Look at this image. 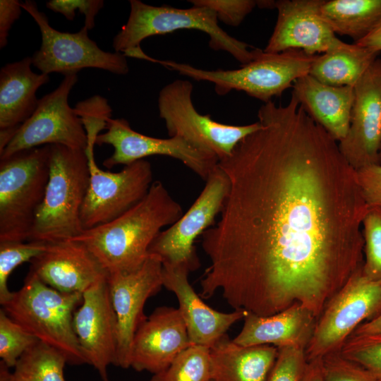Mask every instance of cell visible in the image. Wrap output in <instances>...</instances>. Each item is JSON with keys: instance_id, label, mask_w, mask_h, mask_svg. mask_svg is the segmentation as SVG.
Returning a JSON list of instances; mask_svg holds the SVG:
<instances>
[{"instance_id": "1", "label": "cell", "mask_w": 381, "mask_h": 381, "mask_svg": "<svg viewBox=\"0 0 381 381\" xmlns=\"http://www.w3.org/2000/svg\"><path fill=\"white\" fill-rule=\"evenodd\" d=\"M260 128L219 161L229 189L201 236L202 298L267 316L298 304L318 319L362 269L368 208L339 143L291 95L258 111Z\"/></svg>"}, {"instance_id": "2", "label": "cell", "mask_w": 381, "mask_h": 381, "mask_svg": "<svg viewBox=\"0 0 381 381\" xmlns=\"http://www.w3.org/2000/svg\"><path fill=\"white\" fill-rule=\"evenodd\" d=\"M183 212L159 181L127 212L104 224L85 230L72 238L83 243L107 274L139 268L162 229L175 223Z\"/></svg>"}, {"instance_id": "3", "label": "cell", "mask_w": 381, "mask_h": 381, "mask_svg": "<svg viewBox=\"0 0 381 381\" xmlns=\"http://www.w3.org/2000/svg\"><path fill=\"white\" fill-rule=\"evenodd\" d=\"M89 179L85 150L50 145L49 180L29 241L53 243L84 231L80 212Z\"/></svg>"}, {"instance_id": "4", "label": "cell", "mask_w": 381, "mask_h": 381, "mask_svg": "<svg viewBox=\"0 0 381 381\" xmlns=\"http://www.w3.org/2000/svg\"><path fill=\"white\" fill-rule=\"evenodd\" d=\"M82 293L59 291L28 272L23 286L13 292L2 309L26 331L61 352L71 365L87 363L73 327Z\"/></svg>"}, {"instance_id": "5", "label": "cell", "mask_w": 381, "mask_h": 381, "mask_svg": "<svg viewBox=\"0 0 381 381\" xmlns=\"http://www.w3.org/2000/svg\"><path fill=\"white\" fill-rule=\"evenodd\" d=\"M128 18L114 36L113 47L116 52L126 56L140 49L141 42L157 35L179 30H197L210 37L209 45L214 50L230 54L242 65L253 61L260 49L253 48L226 33L218 25L215 12L207 7L193 6L178 8L169 6H155L140 0H131Z\"/></svg>"}, {"instance_id": "6", "label": "cell", "mask_w": 381, "mask_h": 381, "mask_svg": "<svg viewBox=\"0 0 381 381\" xmlns=\"http://www.w3.org/2000/svg\"><path fill=\"white\" fill-rule=\"evenodd\" d=\"M316 56L301 50L269 53L261 49L253 61L234 70H204L150 56L148 61L195 80L212 83L218 95H225L232 90L242 91L267 103L292 87L297 79L308 74Z\"/></svg>"}, {"instance_id": "7", "label": "cell", "mask_w": 381, "mask_h": 381, "mask_svg": "<svg viewBox=\"0 0 381 381\" xmlns=\"http://www.w3.org/2000/svg\"><path fill=\"white\" fill-rule=\"evenodd\" d=\"M50 145L0 159V242L28 241L49 176Z\"/></svg>"}, {"instance_id": "8", "label": "cell", "mask_w": 381, "mask_h": 381, "mask_svg": "<svg viewBox=\"0 0 381 381\" xmlns=\"http://www.w3.org/2000/svg\"><path fill=\"white\" fill-rule=\"evenodd\" d=\"M193 89L189 80L177 79L159 93V116L170 137H181L196 147L213 153L221 161L231 155L241 140L260 128L258 121L243 126L229 125L200 114L193 102Z\"/></svg>"}, {"instance_id": "9", "label": "cell", "mask_w": 381, "mask_h": 381, "mask_svg": "<svg viewBox=\"0 0 381 381\" xmlns=\"http://www.w3.org/2000/svg\"><path fill=\"white\" fill-rule=\"evenodd\" d=\"M38 25L42 42L32 56V65L42 73H59L64 75L78 73L83 68H93L117 75L129 71L126 56L119 52H108L100 49L88 35L83 26L77 32L59 31L51 26L44 12L32 0L21 2Z\"/></svg>"}, {"instance_id": "10", "label": "cell", "mask_w": 381, "mask_h": 381, "mask_svg": "<svg viewBox=\"0 0 381 381\" xmlns=\"http://www.w3.org/2000/svg\"><path fill=\"white\" fill-rule=\"evenodd\" d=\"M381 312V283L362 269L332 298L318 319L306 349L307 361L340 350L362 323Z\"/></svg>"}, {"instance_id": "11", "label": "cell", "mask_w": 381, "mask_h": 381, "mask_svg": "<svg viewBox=\"0 0 381 381\" xmlns=\"http://www.w3.org/2000/svg\"><path fill=\"white\" fill-rule=\"evenodd\" d=\"M205 181L189 209L150 245L149 254L158 256L162 264L181 266L190 272L200 266L194 242L214 225L229 189L228 177L219 164Z\"/></svg>"}, {"instance_id": "12", "label": "cell", "mask_w": 381, "mask_h": 381, "mask_svg": "<svg viewBox=\"0 0 381 381\" xmlns=\"http://www.w3.org/2000/svg\"><path fill=\"white\" fill-rule=\"evenodd\" d=\"M85 152L90 179L80 212L84 231L109 222L127 212L145 197L153 183L152 166L145 159L111 172L97 165L94 149L87 148Z\"/></svg>"}, {"instance_id": "13", "label": "cell", "mask_w": 381, "mask_h": 381, "mask_svg": "<svg viewBox=\"0 0 381 381\" xmlns=\"http://www.w3.org/2000/svg\"><path fill=\"white\" fill-rule=\"evenodd\" d=\"M78 82L76 73L64 75L59 85L39 99L31 115L20 126L14 137L0 153V159L18 152L47 145H61L85 150L87 134L68 96Z\"/></svg>"}, {"instance_id": "14", "label": "cell", "mask_w": 381, "mask_h": 381, "mask_svg": "<svg viewBox=\"0 0 381 381\" xmlns=\"http://www.w3.org/2000/svg\"><path fill=\"white\" fill-rule=\"evenodd\" d=\"M106 130L97 137L95 144L109 145L114 147L112 155L102 163L107 168L119 164L128 165L150 156H167L179 160L206 181L219 164L218 158L213 153L199 149L181 137L147 136L132 129L124 119L110 118Z\"/></svg>"}, {"instance_id": "15", "label": "cell", "mask_w": 381, "mask_h": 381, "mask_svg": "<svg viewBox=\"0 0 381 381\" xmlns=\"http://www.w3.org/2000/svg\"><path fill=\"white\" fill-rule=\"evenodd\" d=\"M162 262L149 254L138 269L109 274L107 282L118 323L116 366L130 368L131 347L135 332L146 319L143 313L147 300L163 286Z\"/></svg>"}, {"instance_id": "16", "label": "cell", "mask_w": 381, "mask_h": 381, "mask_svg": "<svg viewBox=\"0 0 381 381\" xmlns=\"http://www.w3.org/2000/svg\"><path fill=\"white\" fill-rule=\"evenodd\" d=\"M73 327L87 363L97 371L102 381H110L107 368L117 364L118 323L107 279L83 293L74 313Z\"/></svg>"}, {"instance_id": "17", "label": "cell", "mask_w": 381, "mask_h": 381, "mask_svg": "<svg viewBox=\"0 0 381 381\" xmlns=\"http://www.w3.org/2000/svg\"><path fill=\"white\" fill-rule=\"evenodd\" d=\"M339 143L356 171L379 164L381 145V59H377L354 87L349 128Z\"/></svg>"}, {"instance_id": "18", "label": "cell", "mask_w": 381, "mask_h": 381, "mask_svg": "<svg viewBox=\"0 0 381 381\" xmlns=\"http://www.w3.org/2000/svg\"><path fill=\"white\" fill-rule=\"evenodd\" d=\"M322 0L276 1L277 19L265 52L301 50L320 55L343 43L320 14Z\"/></svg>"}, {"instance_id": "19", "label": "cell", "mask_w": 381, "mask_h": 381, "mask_svg": "<svg viewBox=\"0 0 381 381\" xmlns=\"http://www.w3.org/2000/svg\"><path fill=\"white\" fill-rule=\"evenodd\" d=\"M191 345L179 308L158 307L140 325L135 332L130 367L138 372L158 373Z\"/></svg>"}, {"instance_id": "20", "label": "cell", "mask_w": 381, "mask_h": 381, "mask_svg": "<svg viewBox=\"0 0 381 381\" xmlns=\"http://www.w3.org/2000/svg\"><path fill=\"white\" fill-rule=\"evenodd\" d=\"M30 262V273L64 293L83 294L108 276L86 246L74 239L48 243Z\"/></svg>"}, {"instance_id": "21", "label": "cell", "mask_w": 381, "mask_h": 381, "mask_svg": "<svg viewBox=\"0 0 381 381\" xmlns=\"http://www.w3.org/2000/svg\"><path fill=\"white\" fill-rule=\"evenodd\" d=\"M162 266L163 286L176 295L192 344L210 348L246 315L248 312L243 310L222 313L210 308L190 284V272L186 268L168 264Z\"/></svg>"}, {"instance_id": "22", "label": "cell", "mask_w": 381, "mask_h": 381, "mask_svg": "<svg viewBox=\"0 0 381 381\" xmlns=\"http://www.w3.org/2000/svg\"><path fill=\"white\" fill-rule=\"evenodd\" d=\"M292 94L306 113L337 142L346 135L354 101V87L323 83L309 73L293 84Z\"/></svg>"}, {"instance_id": "23", "label": "cell", "mask_w": 381, "mask_h": 381, "mask_svg": "<svg viewBox=\"0 0 381 381\" xmlns=\"http://www.w3.org/2000/svg\"><path fill=\"white\" fill-rule=\"evenodd\" d=\"M238 334L232 340L243 346H299L306 349L317 318L301 305H294L267 316L247 313Z\"/></svg>"}, {"instance_id": "24", "label": "cell", "mask_w": 381, "mask_h": 381, "mask_svg": "<svg viewBox=\"0 0 381 381\" xmlns=\"http://www.w3.org/2000/svg\"><path fill=\"white\" fill-rule=\"evenodd\" d=\"M31 57L8 63L0 70V130L18 128L36 109L37 91L50 80L35 73Z\"/></svg>"}, {"instance_id": "25", "label": "cell", "mask_w": 381, "mask_h": 381, "mask_svg": "<svg viewBox=\"0 0 381 381\" xmlns=\"http://www.w3.org/2000/svg\"><path fill=\"white\" fill-rule=\"evenodd\" d=\"M210 349L216 381H266L278 354L277 346H243L226 334Z\"/></svg>"}, {"instance_id": "26", "label": "cell", "mask_w": 381, "mask_h": 381, "mask_svg": "<svg viewBox=\"0 0 381 381\" xmlns=\"http://www.w3.org/2000/svg\"><path fill=\"white\" fill-rule=\"evenodd\" d=\"M379 54L354 42H343L335 49L317 55L309 74L329 85L354 87Z\"/></svg>"}, {"instance_id": "27", "label": "cell", "mask_w": 381, "mask_h": 381, "mask_svg": "<svg viewBox=\"0 0 381 381\" xmlns=\"http://www.w3.org/2000/svg\"><path fill=\"white\" fill-rule=\"evenodd\" d=\"M320 14L336 35L357 42L381 23V0H322Z\"/></svg>"}, {"instance_id": "28", "label": "cell", "mask_w": 381, "mask_h": 381, "mask_svg": "<svg viewBox=\"0 0 381 381\" xmlns=\"http://www.w3.org/2000/svg\"><path fill=\"white\" fill-rule=\"evenodd\" d=\"M64 356L50 346L38 341L18 360L12 373L0 363V381H66Z\"/></svg>"}, {"instance_id": "29", "label": "cell", "mask_w": 381, "mask_h": 381, "mask_svg": "<svg viewBox=\"0 0 381 381\" xmlns=\"http://www.w3.org/2000/svg\"><path fill=\"white\" fill-rule=\"evenodd\" d=\"M212 379L210 349L193 344L181 352L150 381H210Z\"/></svg>"}, {"instance_id": "30", "label": "cell", "mask_w": 381, "mask_h": 381, "mask_svg": "<svg viewBox=\"0 0 381 381\" xmlns=\"http://www.w3.org/2000/svg\"><path fill=\"white\" fill-rule=\"evenodd\" d=\"M48 243L38 241L0 242V304L6 303L13 292L8 289V280L12 272L20 265L30 262L47 248Z\"/></svg>"}, {"instance_id": "31", "label": "cell", "mask_w": 381, "mask_h": 381, "mask_svg": "<svg viewBox=\"0 0 381 381\" xmlns=\"http://www.w3.org/2000/svg\"><path fill=\"white\" fill-rule=\"evenodd\" d=\"M363 274L381 283V207H368L362 222Z\"/></svg>"}, {"instance_id": "32", "label": "cell", "mask_w": 381, "mask_h": 381, "mask_svg": "<svg viewBox=\"0 0 381 381\" xmlns=\"http://www.w3.org/2000/svg\"><path fill=\"white\" fill-rule=\"evenodd\" d=\"M40 341L35 336L0 310V358L8 368H13L20 357Z\"/></svg>"}, {"instance_id": "33", "label": "cell", "mask_w": 381, "mask_h": 381, "mask_svg": "<svg viewBox=\"0 0 381 381\" xmlns=\"http://www.w3.org/2000/svg\"><path fill=\"white\" fill-rule=\"evenodd\" d=\"M339 352L345 358L381 375V336L350 337Z\"/></svg>"}, {"instance_id": "34", "label": "cell", "mask_w": 381, "mask_h": 381, "mask_svg": "<svg viewBox=\"0 0 381 381\" xmlns=\"http://www.w3.org/2000/svg\"><path fill=\"white\" fill-rule=\"evenodd\" d=\"M74 109L85 128L87 138V147H94L100 131L107 128L112 111L111 107L106 98L95 95L79 102Z\"/></svg>"}, {"instance_id": "35", "label": "cell", "mask_w": 381, "mask_h": 381, "mask_svg": "<svg viewBox=\"0 0 381 381\" xmlns=\"http://www.w3.org/2000/svg\"><path fill=\"white\" fill-rule=\"evenodd\" d=\"M325 381H381V375L343 357L338 351L321 358Z\"/></svg>"}, {"instance_id": "36", "label": "cell", "mask_w": 381, "mask_h": 381, "mask_svg": "<svg viewBox=\"0 0 381 381\" xmlns=\"http://www.w3.org/2000/svg\"><path fill=\"white\" fill-rule=\"evenodd\" d=\"M277 348L276 361L266 381H303L308 364L306 348L299 346Z\"/></svg>"}, {"instance_id": "37", "label": "cell", "mask_w": 381, "mask_h": 381, "mask_svg": "<svg viewBox=\"0 0 381 381\" xmlns=\"http://www.w3.org/2000/svg\"><path fill=\"white\" fill-rule=\"evenodd\" d=\"M189 2L193 6L213 10L218 20L234 27L238 26L257 6V1L254 0H190Z\"/></svg>"}, {"instance_id": "38", "label": "cell", "mask_w": 381, "mask_h": 381, "mask_svg": "<svg viewBox=\"0 0 381 381\" xmlns=\"http://www.w3.org/2000/svg\"><path fill=\"white\" fill-rule=\"evenodd\" d=\"M104 5L102 0H50L46 3L49 9L63 15L68 20H73L75 11L78 10L85 16L84 26L88 30L95 27V16Z\"/></svg>"}, {"instance_id": "39", "label": "cell", "mask_w": 381, "mask_h": 381, "mask_svg": "<svg viewBox=\"0 0 381 381\" xmlns=\"http://www.w3.org/2000/svg\"><path fill=\"white\" fill-rule=\"evenodd\" d=\"M356 175L368 207H381V164L363 167L356 170Z\"/></svg>"}, {"instance_id": "40", "label": "cell", "mask_w": 381, "mask_h": 381, "mask_svg": "<svg viewBox=\"0 0 381 381\" xmlns=\"http://www.w3.org/2000/svg\"><path fill=\"white\" fill-rule=\"evenodd\" d=\"M21 2L18 0L0 1V49H4L7 43L10 30L20 16Z\"/></svg>"}, {"instance_id": "41", "label": "cell", "mask_w": 381, "mask_h": 381, "mask_svg": "<svg viewBox=\"0 0 381 381\" xmlns=\"http://www.w3.org/2000/svg\"><path fill=\"white\" fill-rule=\"evenodd\" d=\"M365 336H381V312L359 325L350 337Z\"/></svg>"}, {"instance_id": "42", "label": "cell", "mask_w": 381, "mask_h": 381, "mask_svg": "<svg viewBox=\"0 0 381 381\" xmlns=\"http://www.w3.org/2000/svg\"><path fill=\"white\" fill-rule=\"evenodd\" d=\"M303 381H325L322 373L321 358L308 361Z\"/></svg>"}, {"instance_id": "43", "label": "cell", "mask_w": 381, "mask_h": 381, "mask_svg": "<svg viewBox=\"0 0 381 381\" xmlns=\"http://www.w3.org/2000/svg\"><path fill=\"white\" fill-rule=\"evenodd\" d=\"M354 43L380 53L381 52V23L365 37Z\"/></svg>"}, {"instance_id": "44", "label": "cell", "mask_w": 381, "mask_h": 381, "mask_svg": "<svg viewBox=\"0 0 381 381\" xmlns=\"http://www.w3.org/2000/svg\"><path fill=\"white\" fill-rule=\"evenodd\" d=\"M276 1H257V6L261 8H275Z\"/></svg>"}, {"instance_id": "45", "label": "cell", "mask_w": 381, "mask_h": 381, "mask_svg": "<svg viewBox=\"0 0 381 381\" xmlns=\"http://www.w3.org/2000/svg\"><path fill=\"white\" fill-rule=\"evenodd\" d=\"M379 164H381V145H380V153H379Z\"/></svg>"}, {"instance_id": "46", "label": "cell", "mask_w": 381, "mask_h": 381, "mask_svg": "<svg viewBox=\"0 0 381 381\" xmlns=\"http://www.w3.org/2000/svg\"><path fill=\"white\" fill-rule=\"evenodd\" d=\"M210 381H216V380H214V379H212V380H210Z\"/></svg>"}]
</instances>
